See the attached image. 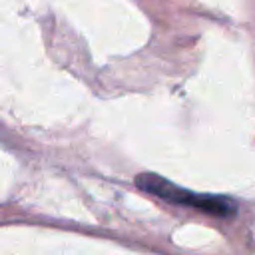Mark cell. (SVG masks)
<instances>
[{
    "label": "cell",
    "instance_id": "6da1fadb",
    "mask_svg": "<svg viewBox=\"0 0 255 255\" xmlns=\"http://www.w3.org/2000/svg\"><path fill=\"white\" fill-rule=\"evenodd\" d=\"M135 183L143 191L153 193V195H157L165 201H171V203L195 207V209H201L205 213L219 215V217H229L235 213V203L229 197L189 191V189H183V187L163 179L161 175H155V173H139L135 177Z\"/></svg>",
    "mask_w": 255,
    "mask_h": 255
}]
</instances>
